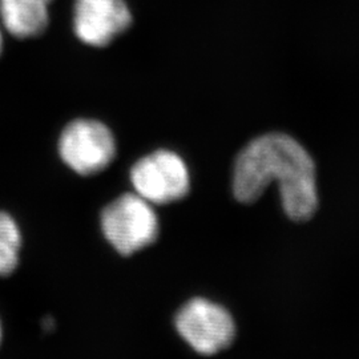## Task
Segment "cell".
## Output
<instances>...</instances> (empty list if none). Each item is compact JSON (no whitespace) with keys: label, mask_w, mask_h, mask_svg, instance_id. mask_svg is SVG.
<instances>
[{"label":"cell","mask_w":359,"mask_h":359,"mask_svg":"<svg viewBox=\"0 0 359 359\" xmlns=\"http://www.w3.org/2000/svg\"><path fill=\"white\" fill-rule=\"evenodd\" d=\"M59 152L72 170L90 176L102 172L115 158V139L103 123L80 118L65 127L59 140Z\"/></svg>","instance_id":"5b68a950"},{"label":"cell","mask_w":359,"mask_h":359,"mask_svg":"<svg viewBox=\"0 0 359 359\" xmlns=\"http://www.w3.org/2000/svg\"><path fill=\"white\" fill-rule=\"evenodd\" d=\"M130 180L136 193L156 205L179 201L191 187L184 160L169 151H157L142 157L132 168Z\"/></svg>","instance_id":"277c9868"},{"label":"cell","mask_w":359,"mask_h":359,"mask_svg":"<svg viewBox=\"0 0 359 359\" xmlns=\"http://www.w3.org/2000/svg\"><path fill=\"white\" fill-rule=\"evenodd\" d=\"M132 22L123 0H76L74 27L77 38L103 47L128 28Z\"/></svg>","instance_id":"8992f818"},{"label":"cell","mask_w":359,"mask_h":359,"mask_svg":"<svg viewBox=\"0 0 359 359\" xmlns=\"http://www.w3.org/2000/svg\"><path fill=\"white\" fill-rule=\"evenodd\" d=\"M175 322L182 339L203 355L217 354L236 338V323L229 311L204 298L187 302Z\"/></svg>","instance_id":"3957f363"},{"label":"cell","mask_w":359,"mask_h":359,"mask_svg":"<svg viewBox=\"0 0 359 359\" xmlns=\"http://www.w3.org/2000/svg\"><path fill=\"white\" fill-rule=\"evenodd\" d=\"M102 229L120 255L130 256L154 244L158 236V219L151 203L137 193H127L104 209Z\"/></svg>","instance_id":"7a4b0ae2"},{"label":"cell","mask_w":359,"mask_h":359,"mask_svg":"<svg viewBox=\"0 0 359 359\" xmlns=\"http://www.w3.org/2000/svg\"><path fill=\"white\" fill-rule=\"evenodd\" d=\"M22 233L15 218L0 210V277L13 274L19 265Z\"/></svg>","instance_id":"ba28073f"},{"label":"cell","mask_w":359,"mask_h":359,"mask_svg":"<svg viewBox=\"0 0 359 359\" xmlns=\"http://www.w3.org/2000/svg\"><path fill=\"white\" fill-rule=\"evenodd\" d=\"M51 0H0V19L16 38L38 36L48 23Z\"/></svg>","instance_id":"52a82bcc"},{"label":"cell","mask_w":359,"mask_h":359,"mask_svg":"<svg viewBox=\"0 0 359 359\" xmlns=\"http://www.w3.org/2000/svg\"><path fill=\"white\" fill-rule=\"evenodd\" d=\"M277 181L285 215L304 224L320 208L316 163L308 151L285 133H268L249 142L233 170V193L243 204H253L270 182Z\"/></svg>","instance_id":"6da1fadb"},{"label":"cell","mask_w":359,"mask_h":359,"mask_svg":"<svg viewBox=\"0 0 359 359\" xmlns=\"http://www.w3.org/2000/svg\"><path fill=\"white\" fill-rule=\"evenodd\" d=\"M1 338H3V329H1V322H0V344H1Z\"/></svg>","instance_id":"30bf717a"},{"label":"cell","mask_w":359,"mask_h":359,"mask_svg":"<svg viewBox=\"0 0 359 359\" xmlns=\"http://www.w3.org/2000/svg\"><path fill=\"white\" fill-rule=\"evenodd\" d=\"M1 48H3V36H1V31H0V52H1Z\"/></svg>","instance_id":"9c48e42d"}]
</instances>
